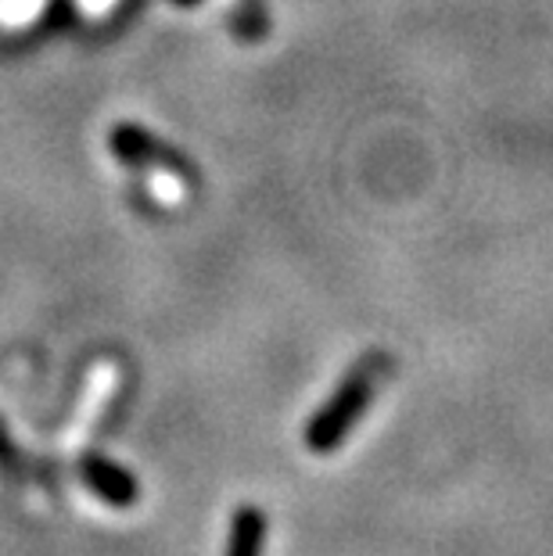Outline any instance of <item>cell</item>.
Masks as SVG:
<instances>
[{"mask_svg":"<svg viewBox=\"0 0 553 556\" xmlns=\"http://www.w3.org/2000/svg\"><path fill=\"white\" fill-rule=\"evenodd\" d=\"M84 481H87V489L98 495V500H104L109 506H115V510H126V506H134L137 503V481L129 478V470H123L120 464H112V459H104V456H87L84 459Z\"/></svg>","mask_w":553,"mask_h":556,"instance_id":"7a4b0ae2","label":"cell"},{"mask_svg":"<svg viewBox=\"0 0 553 556\" xmlns=\"http://www.w3.org/2000/svg\"><path fill=\"white\" fill-rule=\"evenodd\" d=\"M18 467V453H15V442H11L8 428L0 424V470H15Z\"/></svg>","mask_w":553,"mask_h":556,"instance_id":"277c9868","label":"cell"},{"mask_svg":"<svg viewBox=\"0 0 553 556\" xmlns=\"http://www.w3.org/2000/svg\"><path fill=\"white\" fill-rule=\"evenodd\" d=\"M266 549V514L259 506L244 503L230 520V539L223 556H263Z\"/></svg>","mask_w":553,"mask_h":556,"instance_id":"3957f363","label":"cell"},{"mask_svg":"<svg viewBox=\"0 0 553 556\" xmlns=\"http://www.w3.org/2000/svg\"><path fill=\"white\" fill-rule=\"evenodd\" d=\"M385 370L381 359H363L345 381L335 388V395L313 413V420L305 424V448L316 456H327L345 442L352 428L360 424L363 409L370 406L374 392H378V377Z\"/></svg>","mask_w":553,"mask_h":556,"instance_id":"6da1fadb","label":"cell"}]
</instances>
